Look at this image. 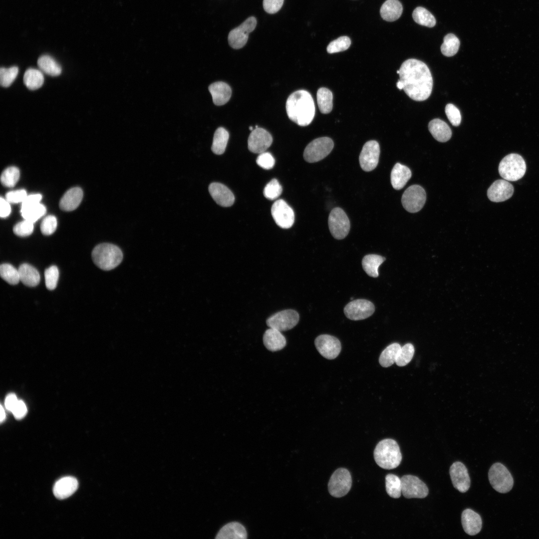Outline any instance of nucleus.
I'll list each match as a JSON object with an SVG mask.
<instances>
[{
    "mask_svg": "<svg viewBox=\"0 0 539 539\" xmlns=\"http://www.w3.org/2000/svg\"><path fill=\"white\" fill-rule=\"evenodd\" d=\"M83 197L81 188L74 187L70 189L63 196L59 202V207L63 211L75 210L80 204Z\"/></svg>",
    "mask_w": 539,
    "mask_h": 539,
    "instance_id": "nucleus-27",
    "label": "nucleus"
},
{
    "mask_svg": "<svg viewBox=\"0 0 539 539\" xmlns=\"http://www.w3.org/2000/svg\"><path fill=\"white\" fill-rule=\"evenodd\" d=\"M374 304L364 299H358L347 303L344 308L346 316L353 320H362L370 316L374 312Z\"/></svg>",
    "mask_w": 539,
    "mask_h": 539,
    "instance_id": "nucleus-14",
    "label": "nucleus"
},
{
    "mask_svg": "<svg viewBox=\"0 0 539 539\" xmlns=\"http://www.w3.org/2000/svg\"><path fill=\"white\" fill-rule=\"evenodd\" d=\"M351 44V40L347 36H342L332 41L327 47L329 53H336L347 50Z\"/></svg>",
    "mask_w": 539,
    "mask_h": 539,
    "instance_id": "nucleus-46",
    "label": "nucleus"
},
{
    "mask_svg": "<svg viewBox=\"0 0 539 539\" xmlns=\"http://www.w3.org/2000/svg\"><path fill=\"white\" fill-rule=\"evenodd\" d=\"M27 196L24 189L17 190L7 192L5 195L6 200L11 203H21Z\"/></svg>",
    "mask_w": 539,
    "mask_h": 539,
    "instance_id": "nucleus-53",
    "label": "nucleus"
},
{
    "mask_svg": "<svg viewBox=\"0 0 539 539\" xmlns=\"http://www.w3.org/2000/svg\"><path fill=\"white\" fill-rule=\"evenodd\" d=\"M249 129H250V130L251 131H253V130H254V129H253V127L252 126H250V127H249Z\"/></svg>",
    "mask_w": 539,
    "mask_h": 539,
    "instance_id": "nucleus-61",
    "label": "nucleus"
},
{
    "mask_svg": "<svg viewBox=\"0 0 539 539\" xmlns=\"http://www.w3.org/2000/svg\"><path fill=\"white\" fill-rule=\"evenodd\" d=\"M449 472L454 487L461 493L466 492L471 481L465 466L460 462H456L450 467Z\"/></svg>",
    "mask_w": 539,
    "mask_h": 539,
    "instance_id": "nucleus-19",
    "label": "nucleus"
},
{
    "mask_svg": "<svg viewBox=\"0 0 539 539\" xmlns=\"http://www.w3.org/2000/svg\"><path fill=\"white\" fill-rule=\"evenodd\" d=\"M399 74L403 89L410 98L422 101L430 96L433 81L430 70L425 63L416 59H408L401 65Z\"/></svg>",
    "mask_w": 539,
    "mask_h": 539,
    "instance_id": "nucleus-1",
    "label": "nucleus"
},
{
    "mask_svg": "<svg viewBox=\"0 0 539 539\" xmlns=\"http://www.w3.org/2000/svg\"><path fill=\"white\" fill-rule=\"evenodd\" d=\"M333 146V141L329 137L316 138L306 146L303 152V158L308 163L317 162L326 157Z\"/></svg>",
    "mask_w": 539,
    "mask_h": 539,
    "instance_id": "nucleus-7",
    "label": "nucleus"
},
{
    "mask_svg": "<svg viewBox=\"0 0 539 539\" xmlns=\"http://www.w3.org/2000/svg\"><path fill=\"white\" fill-rule=\"evenodd\" d=\"M20 212L24 219L34 223L45 214L46 208L43 205L38 203L21 208Z\"/></svg>",
    "mask_w": 539,
    "mask_h": 539,
    "instance_id": "nucleus-41",
    "label": "nucleus"
},
{
    "mask_svg": "<svg viewBox=\"0 0 539 539\" xmlns=\"http://www.w3.org/2000/svg\"><path fill=\"white\" fill-rule=\"evenodd\" d=\"M18 72L17 66H11L6 68L1 67L0 69V83L4 87L9 86L15 79Z\"/></svg>",
    "mask_w": 539,
    "mask_h": 539,
    "instance_id": "nucleus-45",
    "label": "nucleus"
},
{
    "mask_svg": "<svg viewBox=\"0 0 539 539\" xmlns=\"http://www.w3.org/2000/svg\"><path fill=\"white\" fill-rule=\"evenodd\" d=\"M403 6L398 0H387L382 5L380 13L382 18L387 21H393L402 14Z\"/></svg>",
    "mask_w": 539,
    "mask_h": 539,
    "instance_id": "nucleus-30",
    "label": "nucleus"
},
{
    "mask_svg": "<svg viewBox=\"0 0 539 539\" xmlns=\"http://www.w3.org/2000/svg\"><path fill=\"white\" fill-rule=\"evenodd\" d=\"M299 321V314L294 310L286 309L277 312L270 316L267 320L270 328L280 331L289 330L294 327Z\"/></svg>",
    "mask_w": 539,
    "mask_h": 539,
    "instance_id": "nucleus-12",
    "label": "nucleus"
},
{
    "mask_svg": "<svg viewBox=\"0 0 539 539\" xmlns=\"http://www.w3.org/2000/svg\"><path fill=\"white\" fill-rule=\"evenodd\" d=\"M209 191L214 200L221 206L230 207L235 202L233 193L227 186L221 183H211L209 186Z\"/></svg>",
    "mask_w": 539,
    "mask_h": 539,
    "instance_id": "nucleus-21",
    "label": "nucleus"
},
{
    "mask_svg": "<svg viewBox=\"0 0 539 539\" xmlns=\"http://www.w3.org/2000/svg\"><path fill=\"white\" fill-rule=\"evenodd\" d=\"M314 344L319 353L328 359L335 358L341 349L339 340L335 337L328 334L317 336L315 339Z\"/></svg>",
    "mask_w": 539,
    "mask_h": 539,
    "instance_id": "nucleus-17",
    "label": "nucleus"
},
{
    "mask_svg": "<svg viewBox=\"0 0 539 539\" xmlns=\"http://www.w3.org/2000/svg\"><path fill=\"white\" fill-rule=\"evenodd\" d=\"M448 119L452 125L458 126L461 121V115L460 110L454 104H447L445 109Z\"/></svg>",
    "mask_w": 539,
    "mask_h": 539,
    "instance_id": "nucleus-50",
    "label": "nucleus"
},
{
    "mask_svg": "<svg viewBox=\"0 0 539 539\" xmlns=\"http://www.w3.org/2000/svg\"><path fill=\"white\" fill-rule=\"evenodd\" d=\"M37 65L41 71L49 75L56 76L61 73V66L49 55H43L39 57Z\"/></svg>",
    "mask_w": 539,
    "mask_h": 539,
    "instance_id": "nucleus-33",
    "label": "nucleus"
},
{
    "mask_svg": "<svg viewBox=\"0 0 539 539\" xmlns=\"http://www.w3.org/2000/svg\"><path fill=\"white\" fill-rule=\"evenodd\" d=\"M20 280L26 286H36L40 281V275L37 270L28 264H21L18 269Z\"/></svg>",
    "mask_w": 539,
    "mask_h": 539,
    "instance_id": "nucleus-31",
    "label": "nucleus"
},
{
    "mask_svg": "<svg viewBox=\"0 0 539 539\" xmlns=\"http://www.w3.org/2000/svg\"><path fill=\"white\" fill-rule=\"evenodd\" d=\"M18 401V400L14 394H8L5 400V406L6 408L8 410L12 412Z\"/></svg>",
    "mask_w": 539,
    "mask_h": 539,
    "instance_id": "nucleus-58",
    "label": "nucleus"
},
{
    "mask_svg": "<svg viewBox=\"0 0 539 539\" xmlns=\"http://www.w3.org/2000/svg\"><path fill=\"white\" fill-rule=\"evenodd\" d=\"M229 138L228 131L223 127L218 128L215 132L211 150L217 155L223 154Z\"/></svg>",
    "mask_w": 539,
    "mask_h": 539,
    "instance_id": "nucleus-34",
    "label": "nucleus"
},
{
    "mask_svg": "<svg viewBox=\"0 0 539 539\" xmlns=\"http://www.w3.org/2000/svg\"><path fill=\"white\" fill-rule=\"evenodd\" d=\"M27 412L26 407L24 403L21 400H18L14 409L12 411L14 416L16 419L23 418Z\"/></svg>",
    "mask_w": 539,
    "mask_h": 539,
    "instance_id": "nucleus-56",
    "label": "nucleus"
},
{
    "mask_svg": "<svg viewBox=\"0 0 539 539\" xmlns=\"http://www.w3.org/2000/svg\"><path fill=\"white\" fill-rule=\"evenodd\" d=\"M460 40L454 34L449 33L444 37V41L441 46L442 53L448 57L455 55L460 47Z\"/></svg>",
    "mask_w": 539,
    "mask_h": 539,
    "instance_id": "nucleus-39",
    "label": "nucleus"
},
{
    "mask_svg": "<svg viewBox=\"0 0 539 539\" xmlns=\"http://www.w3.org/2000/svg\"><path fill=\"white\" fill-rule=\"evenodd\" d=\"M284 0H263V7L269 13L277 12L282 7Z\"/></svg>",
    "mask_w": 539,
    "mask_h": 539,
    "instance_id": "nucleus-54",
    "label": "nucleus"
},
{
    "mask_svg": "<svg viewBox=\"0 0 539 539\" xmlns=\"http://www.w3.org/2000/svg\"><path fill=\"white\" fill-rule=\"evenodd\" d=\"M526 171V164L523 157L515 153L506 156L500 162L499 172L507 181H515L522 178Z\"/></svg>",
    "mask_w": 539,
    "mask_h": 539,
    "instance_id": "nucleus-5",
    "label": "nucleus"
},
{
    "mask_svg": "<svg viewBox=\"0 0 539 539\" xmlns=\"http://www.w3.org/2000/svg\"><path fill=\"white\" fill-rule=\"evenodd\" d=\"M286 110L288 118L293 122L301 126L309 125L315 112L311 94L304 90L293 92L287 99Z\"/></svg>",
    "mask_w": 539,
    "mask_h": 539,
    "instance_id": "nucleus-2",
    "label": "nucleus"
},
{
    "mask_svg": "<svg viewBox=\"0 0 539 539\" xmlns=\"http://www.w3.org/2000/svg\"><path fill=\"white\" fill-rule=\"evenodd\" d=\"M351 485L350 472L345 468H340L335 470L331 475L328 484V491L332 496L340 498L349 492Z\"/></svg>",
    "mask_w": 539,
    "mask_h": 539,
    "instance_id": "nucleus-8",
    "label": "nucleus"
},
{
    "mask_svg": "<svg viewBox=\"0 0 539 539\" xmlns=\"http://www.w3.org/2000/svg\"><path fill=\"white\" fill-rule=\"evenodd\" d=\"M414 347L411 343H407L401 347L398 352L395 363L399 366L407 365L414 354Z\"/></svg>",
    "mask_w": 539,
    "mask_h": 539,
    "instance_id": "nucleus-44",
    "label": "nucleus"
},
{
    "mask_svg": "<svg viewBox=\"0 0 539 539\" xmlns=\"http://www.w3.org/2000/svg\"><path fill=\"white\" fill-rule=\"evenodd\" d=\"M45 285L49 290H53L57 285L59 271L56 266H52L46 269L44 271Z\"/></svg>",
    "mask_w": 539,
    "mask_h": 539,
    "instance_id": "nucleus-48",
    "label": "nucleus"
},
{
    "mask_svg": "<svg viewBox=\"0 0 539 539\" xmlns=\"http://www.w3.org/2000/svg\"><path fill=\"white\" fill-rule=\"evenodd\" d=\"M23 82L30 90L40 88L43 84L44 77L41 71L34 68L27 69L23 75Z\"/></svg>",
    "mask_w": 539,
    "mask_h": 539,
    "instance_id": "nucleus-35",
    "label": "nucleus"
},
{
    "mask_svg": "<svg viewBox=\"0 0 539 539\" xmlns=\"http://www.w3.org/2000/svg\"><path fill=\"white\" fill-rule=\"evenodd\" d=\"M247 533L245 527L238 522H232L225 525L218 532L216 539H246Z\"/></svg>",
    "mask_w": 539,
    "mask_h": 539,
    "instance_id": "nucleus-28",
    "label": "nucleus"
},
{
    "mask_svg": "<svg viewBox=\"0 0 539 539\" xmlns=\"http://www.w3.org/2000/svg\"><path fill=\"white\" fill-rule=\"evenodd\" d=\"M1 278L8 283L15 285L20 281L18 270L9 264H2L0 267Z\"/></svg>",
    "mask_w": 539,
    "mask_h": 539,
    "instance_id": "nucleus-42",
    "label": "nucleus"
},
{
    "mask_svg": "<svg viewBox=\"0 0 539 539\" xmlns=\"http://www.w3.org/2000/svg\"><path fill=\"white\" fill-rule=\"evenodd\" d=\"M263 342L266 347L271 351H277L283 349L286 343L285 338L281 331L272 328H270L265 331Z\"/></svg>",
    "mask_w": 539,
    "mask_h": 539,
    "instance_id": "nucleus-25",
    "label": "nucleus"
},
{
    "mask_svg": "<svg viewBox=\"0 0 539 539\" xmlns=\"http://www.w3.org/2000/svg\"><path fill=\"white\" fill-rule=\"evenodd\" d=\"M374 458L380 467L391 470L400 465L402 455L399 446L394 440L385 439L377 444L374 451Z\"/></svg>",
    "mask_w": 539,
    "mask_h": 539,
    "instance_id": "nucleus-3",
    "label": "nucleus"
},
{
    "mask_svg": "<svg viewBox=\"0 0 539 539\" xmlns=\"http://www.w3.org/2000/svg\"><path fill=\"white\" fill-rule=\"evenodd\" d=\"M461 522L464 531L469 535H476L482 529V521L480 516L471 509H467L462 512Z\"/></svg>",
    "mask_w": 539,
    "mask_h": 539,
    "instance_id": "nucleus-22",
    "label": "nucleus"
},
{
    "mask_svg": "<svg viewBox=\"0 0 539 539\" xmlns=\"http://www.w3.org/2000/svg\"><path fill=\"white\" fill-rule=\"evenodd\" d=\"M257 25V20L254 16H250L240 26L232 29L228 35L230 45L234 49H240L246 44L249 34L252 32Z\"/></svg>",
    "mask_w": 539,
    "mask_h": 539,
    "instance_id": "nucleus-11",
    "label": "nucleus"
},
{
    "mask_svg": "<svg viewBox=\"0 0 539 539\" xmlns=\"http://www.w3.org/2000/svg\"><path fill=\"white\" fill-rule=\"evenodd\" d=\"M401 492L404 497L410 498H424L428 494L426 485L417 477L407 475L401 478Z\"/></svg>",
    "mask_w": 539,
    "mask_h": 539,
    "instance_id": "nucleus-13",
    "label": "nucleus"
},
{
    "mask_svg": "<svg viewBox=\"0 0 539 539\" xmlns=\"http://www.w3.org/2000/svg\"><path fill=\"white\" fill-rule=\"evenodd\" d=\"M412 17L414 20L417 23L432 27L436 24V19L434 16L425 8L419 6L414 10L412 13Z\"/></svg>",
    "mask_w": 539,
    "mask_h": 539,
    "instance_id": "nucleus-38",
    "label": "nucleus"
},
{
    "mask_svg": "<svg viewBox=\"0 0 539 539\" xmlns=\"http://www.w3.org/2000/svg\"><path fill=\"white\" fill-rule=\"evenodd\" d=\"M282 188L278 181L275 179H272L265 186L263 194L264 196L268 199L273 200L277 199L281 194Z\"/></svg>",
    "mask_w": 539,
    "mask_h": 539,
    "instance_id": "nucleus-47",
    "label": "nucleus"
},
{
    "mask_svg": "<svg viewBox=\"0 0 539 539\" xmlns=\"http://www.w3.org/2000/svg\"><path fill=\"white\" fill-rule=\"evenodd\" d=\"M428 129L433 137L440 142L448 141L452 136L450 127L445 122L438 118L434 119L429 123Z\"/></svg>",
    "mask_w": 539,
    "mask_h": 539,
    "instance_id": "nucleus-29",
    "label": "nucleus"
},
{
    "mask_svg": "<svg viewBox=\"0 0 539 539\" xmlns=\"http://www.w3.org/2000/svg\"><path fill=\"white\" fill-rule=\"evenodd\" d=\"M328 224L331 234L336 239H343L349 233L350 221L345 212L340 208L336 207L331 211Z\"/></svg>",
    "mask_w": 539,
    "mask_h": 539,
    "instance_id": "nucleus-9",
    "label": "nucleus"
},
{
    "mask_svg": "<svg viewBox=\"0 0 539 539\" xmlns=\"http://www.w3.org/2000/svg\"><path fill=\"white\" fill-rule=\"evenodd\" d=\"M396 86L397 88L400 90L403 89V85L400 80H399L396 83Z\"/></svg>",
    "mask_w": 539,
    "mask_h": 539,
    "instance_id": "nucleus-60",
    "label": "nucleus"
},
{
    "mask_svg": "<svg viewBox=\"0 0 539 539\" xmlns=\"http://www.w3.org/2000/svg\"><path fill=\"white\" fill-rule=\"evenodd\" d=\"M94 263L100 269L110 270L117 267L122 262L123 253L117 246L102 243L96 246L92 251Z\"/></svg>",
    "mask_w": 539,
    "mask_h": 539,
    "instance_id": "nucleus-4",
    "label": "nucleus"
},
{
    "mask_svg": "<svg viewBox=\"0 0 539 539\" xmlns=\"http://www.w3.org/2000/svg\"><path fill=\"white\" fill-rule=\"evenodd\" d=\"M0 216L1 218L7 217L10 213L11 208L9 203L2 198L0 199Z\"/></svg>",
    "mask_w": 539,
    "mask_h": 539,
    "instance_id": "nucleus-57",
    "label": "nucleus"
},
{
    "mask_svg": "<svg viewBox=\"0 0 539 539\" xmlns=\"http://www.w3.org/2000/svg\"><path fill=\"white\" fill-rule=\"evenodd\" d=\"M397 73H398V74H399V70H397Z\"/></svg>",
    "mask_w": 539,
    "mask_h": 539,
    "instance_id": "nucleus-62",
    "label": "nucleus"
},
{
    "mask_svg": "<svg viewBox=\"0 0 539 539\" xmlns=\"http://www.w3.org/2000/svg\"><path fill=\"white\" fill-rule=\"evenodd\" d=\"M57 227L56 218L52 215L46 216L42 220L40 230L44 235H50L56 230Z\"/></svg>",
    "mask_w": 539,
    "mask_h": 539,
    "instance_id": "nucleus-51",
    "label": "nucleus"
},
{
    "mask_svg": "<svg viewBox=\"0 0 539 539\" xmlns=\"http://www.w3.org/2000/svg\"><path fill=\"white\" fill-rule=\"evenodd\" d=\"M488 477L492 487L499 493H506L513 488V477L507 468L501 463H496L491 466Z\"/></svg>",
    "mask_w": 539,
    "mask_h": 539,
    "instance_id": "nucleus-6",
    "label": "nucleus"
},
{
    "mask_svg": "<svg viewBox=\"0 0 539 539\" xmlns=\"http://www.w3.org/2000/svg\"><path fill=\"white\" fill-rule=\"evenodd\" d=\"M5 412L2 406H0V422H2L5 419Z\"/></svg>",
    "mask_w": 539,
    "mask_h": 539,
    "instance_id": "nucleus-59",
    "label": "nucleus"
},
{
    "mask_svg": "<svg viewBox=\"0 0 539 539\" xmlns=\"http://www.w3.org/2000/svg\"><path fill=\"white\" fill-rule=\"evenodd\" d=\"M318 108L322 113H329L332 109L333 96L331 91L325 87L319 88L316 94Z\"/></svg>",
    "mask_w": 539,
    "mask_h": 539,
    "instance_id": "nucleus-36",
    "label": "nucleus"
},
{
    "mask_svg": "<svg viewBox=\"0 0 539 539\" xmlns=\"http://www.w3.org/2000/svg\"><path fill=\"white\" fill-rule=\"evenodd\" d=\"M33 223L25 220L16 224L13 228L14 233L20 237L31 235L33 230Z\"/></svg>",
    "mask_w": 539,
    "mask_h": 539,
    "instance_id": "nucleus-49",
    "label": "nucleus"
},
{
    "mask_svg": "<svg viewBox=\"0 0 539 539\" xmlns=\"http://www.w3.org/2000/svg\"><path fill=\"white\" fill-rule=\"evenodd\" d=\"M401 346L399 343H393L388 346L380 355L379 362L384 367H388L395 363Z\"/></svg>",
    "mask_w": 539,
    "mask_h": 539,
    "instance_id": "nucleus-37",
    "label": "nucleus"
},
{
    "mask_svg": "<svg viewBox=\"0 0 539 539\" xmlns=\"http://www.w3.org/2000/svg\"><path fill=\"white\" fill-rule=\"evenodd\" d=\"M20 176L18 169L15 167L6 168L2 173L0 181L2 184L7 187H12L18 181Z\"/></svg>",
    "mask_w": 539,
    "mask_h": 539,
    "instance_id": "nucleus-43",
    "label": "nucleus"
},
{
    "mask_svg": "<svg viewBox=\"0 0 539 539\" xmlns=\"http://www.w3.org/2000/svg\"><path fill=\"white\" fill-rule=\"evenodd\" d=\"M385 260V258L378 255H366L362 261L363 269L369 276L377 277L379 275L378 268Z\"/></svg>",
    "mask_w": 539,
    "mask_h": 539,
    "instance_id": "nucleus-32",
    "label": "nucleus"
},
{
    "mask_svg": "<svg viewBox=\"0 0 539 539\" xmlns=\"http://www.w3.org/2000/svg\"><path fill=\"white\" fill-rule=\"evenodd\" d=\"M514 191L513 186L507 180H497L489 188L487 196L492 202H501L510 199Z\"/></svg>",
    "mask_w": 539,
    "mask_h": 539,
    "instance_id": "nucleus-20",
    "label": "nucleus"
},
{
    "mask_svg": "<svg viewBox=\"0 0 539 539\" xmlns=\"http://www.w3.org/2000/svg\"><path fill=\"white\" fill-rule=\"evenodd\" d=\"M412 175L410 169L405 165L397 163L391 172V183L393 188L397 190L403 188Z\"/></svg>",
    "mask_w": 539,
    "mask_h": 539,
    "instance_id": "nucleus-26",
    "label": "nucleus"
},
{
    "mask_svg": "<svg viewBox=\"0 0 539 539\" xmlns=\"http://www.w3.org/2000/svg\"><path fill=\"white\" fill-rule=\"evenodd\" d=\"M208 89L211 94L213 101L216 105H224L231 98V88L225 82L222 81L214 82L209 86Z\"/></svg>",
    "mask_w": 539,
    "mask_h": 539,
    "instance_id": "nucleus-24",
    "label": "nucleus"
},
{
    "mask_svg": "<svg viewBox=\"0 0 539 539\" xmlns=\"http://www.w3.org/2000/svg\"><path fill=\"white\" fill-rule=\"evenodd\" d=\"M271 214L275 223L281 228L288 229L294 223V212L282 199L277 200L273 204Z\"/></svg>",
    "mask_w": 539,
    "mask_h": 539,
    "instance_id": "nucleus-16",
    "label": "nucleus"
},
{
    "mask_svg": "<svg viewBox=\"0 0 539 539\" xmlns=\"http://www.w3.org/2000/svg\"><path fill=\"white\" fill-rule=\"evenodd\" d=\"M78 483L76 479L68 476L61 478L54 484L53 492L56 498L64 499L71 496L77 489Z\"/></svg>",
    "mask_w": 539,
    "mask_h": 539,
    "instance_id": "nucleus-23",
    "label": "nucleus"
},
{
    "mask_svg": "<svg viewBox=\"0 0 539 539\" xmlns=\"http://www.w3.org/2000/svg\"><path fill=\"white\" fill-rule=\"evenodd\" d=\"M256 162L262 168L269 170L274 166L275 160L270 153L264 152L260 154L257 158Z\"/></svg>",
    "mask_w": 539,
    "mask_h": 539,
    "instance_id": "nucleus-52",
    "label": "nucleus"
},
{
    "mask_svg": "<svg viewBox=\"0 0 539 539\" xmlns=\"http://www.w3.org/2000/svg\"><path fill=\"white\" fill-rule=\"evenodd\" d=\"M426 200L425 190L418 185L409 187L404 192L401 202L404 208L412 213L419 211L424 206Z\"/></svg>",
    "mask_w": 539,
    "mask_h": 539,
    "instance_id": "nucleus-10",
    "label": "nucleus"
},
{
    "mask_svg": "<svg viewBox=\"0 0 539 539\" xmlns=\"http://www.w3.org/2000/svg\"><path fill=\"white\" fill-rule=\"evenodd\" d=\"M272 142L270 134L265 129L257 127L252 131L249 135L248 148L253 153L260 154L266 152Z\"/></svg>",
    "mask_w": 539,
    "mask_h": 539,
    "instance_id": "nucleus-18",
    "label": "nucleus"
},
{
    "mask_svg": "<svg viewBox=\"0 0 539 539\" xmlns=\"http://www.w3.org/2000/svg\"><path fill=\"white\" fill-rule=\"evenodd\" d=\"M380 155V146L375 140H370L363 145L359 157L361 169L366 172L374 170L377 166Z\"/></svg>",
    "mask_w": 539,
    "mask_h": 539,
    "instance_id": "nucleus-15",
    "label": "nucleus"
},
{
    "mask_svg": "<svg viewBox=\"0 0 539 539\" xmlns=\"http://www.w3.org/2000/svg\"><path fill=\"white\" fill-rule=\"evenodd\" d=\"M42 199V196L40 194H34L27 195L21 204V208H24L38 203Z\"/></svg>",
    "mask_w": 539,
    "mask_h": 539,
    "instance_id": "nucleus-55",
    "label": "nucleus"
},
{
    "mask_svg": "<svg viewBox=\"0 0 539 539\" xmlns=\"http://www.w3.org/2000/svg\"><path fill=\"white\" fill-rule=\"evenodd\" d=\"M386 490L391 498L397 499L401 496V481L397 476L389 474L385 477Z\"/></svg>",
    "mask_w": 539,
    "mask_h": 539,
    "instance_id": "nucleus-40",
    "label": "nucleus"
}]
</instances>
